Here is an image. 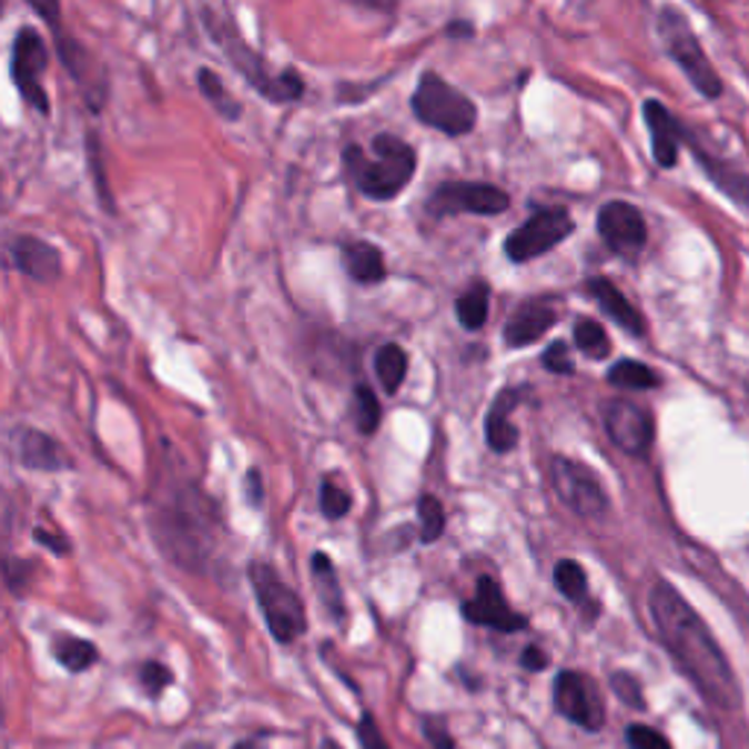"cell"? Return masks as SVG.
Instances as JSON below:
<instances>
[{
  "instance_id": "cb8c5ba5",
  "label": "cell",
  "mask_w": 749,
  "mask_h": 749,
  "mask_svg": "<svg viewBox=\"0 0 749 749\" xmlns=\"http://www.w3.org/2000/svg\"><path fill=\"white\" fill-rule=\"evenodd\" d=\"M311 577H314L316 595H320L323 606L331 613V618L337 620V624H343V618H346V600H343L337 568H334L328 554L316 550L314 559H311Z\"/></svg>"
},
{
  "instance_id": "74e56055",
  "label": "cell",
  "mask_w": 749,
  "mask_h": 749,
  "mask_svg": "<svg viewBox=\"0 0 749 749\" xmlns=\"http://www.w3.org/2000/svg\"><path fill=\"white\" fill-rule=\"evenodd\" d=\"M138 677H141V685H144L150 697H159V694L173 682V674H170V668L162 665V661H144Z\"/></svg>"
},
{
  "instance_id": "8992f818",
  "label": "cell",
  "mask_w": 749,
  "mask_h": 749,
  "mask_svg": "<svg viewBox=\"0 0 749 749\" xmlns=\"http://www.w3.org/2000/svg\"><path fill=\"white\" fill-rule=\"evenodd\" d=\"M250 583L255 588V600H259L261 613H264L270 636L279 645H293L298 636H305V606H302L296 591L279 577L273 565L259 563V559L250 563Z\"/></svg>"
},
{
  "instance_id": "d4e9b609",
  "label": "cell",
  "mask_w": 749,
  "mask_h": 749,
  "mask_svg": "<svg viewBox=\"0 0 749 749\" xmlns=\"http://www.w3.org/2000/svg\"><path fill=\"white\" fill-rule=\"evenodd\" d=\"M694 155H697L700 168L709 173L711 182H715V185L720 188V191H723L729 200L738 202V205H747V209H749V176L743 173V170L729 168V164L720 162V159H715V155H709L706 150H700L697 144H694Z\"/></svg>"
},
{
  "instance_id": "7402d4cb",
  "label": "cell",
  "mask_w": 749,
  "mask_h": 749,
  "mask_svg": "<svg viewBox=\"0 0 749 749\" xmlns=\"http://www.w3.org/2000/svg\"><path fill=\"white\" fill-rule=\"evenodd\" d=\"M586 291L597 298L600 311H604L609 320H615V323L627 331V334H636V337H641V334H645V331H647L645 316L638 314L636 305H632V302H629V298L624 296V293H620L613 282H609V279H604V275H595V279H588Z\"/></svg>"
},
{
  "instance_id": "1f68e13d",
  "label": "cell",
  "mask_w": 749,
  "mask_h": 749,
  "mask_svg": "<svg viewBox=\"0 0 749 749\" xmlns=\"http://www.w3.org/2000/svg\"><path fill=\"white\" fill-rule=\"evenodd\" d=\"M574 343L588 357H595V361L609 357V352H613V343L606 337L604 325L595 323V320H577V325H574Z\"/></svg>"
},
{
  "instance_id": "60d3db41",
  "label": "cell",
  "mask_w": 749,
  "mask_h": 749,
  "mask_svg": "<svg viewBox=\"0 0 749 749\" xmlns=\"http://www.w3.org/2000/svg\"><path fill=\"white\" fill-rule=\"evenodd\" d=\"M541 366L556 375H574V357L565 343H550L548 352L541 355Z\"/></svg>"
},
{
  "instance_id": "d6a6232c",
  "label": "cell",
  "mask_w": 749,
  "mask_h": 749,
  "mask_svg": "<svg viewBox=\"0 0 749 749\" xmlns=\"http://www.w3.org/2000/svg\"><path fill=\"white\" fill-rule=\"evenodd\" d=\"M352 413H355V425L363 436H370V434H375V431H378L381 402L375 398L372 387H366V384H357V387H355V407H352Z\"/></svg>"
},
{
  "instance_id": "8d00e7d4",
  "label": "cell",
  "mask_w": 749,
  "mask_h": 749,
  "mask_svg": "<svg viewBox=\"0 0 749 749\" xmlns=\"http://www.w3.org/2000/svg\"><path fill=\"white\" fill-rule=\"evenodd\" d=\"M422 735L434 749H454L452 729H448V717L445 715H425L422 717Z\"/></svg>"
},
{
  "instance_id": "7c38bea8",
  "label": "cell",
  "mask_w": 749,
  "mask_h": 749,
  "mask_svg": "<svg viewBox=\"0 0 749 749\" xmlns=\"http://www.w3.org/2000/svg\"><path fill=\"white\" fill-rule=\"evenodd\" d=\"M33 9L39 12V16L50 18V24H53V33H57V50H59V59L65 62L68 73L73 77V82L80 85L82 98L89 100V105L94 109V112H100V105L105 103V91H109V82H105V73L103 68L98 65V59H94V53H89V50L82 48L80 41L77 39H68L62 30H59V7L57 3H33Z\"/></svg>"
},
{
  "instance_id": "5b68a950",
  "label": "cell",
  "mask_w": 749,
  "mask_h": 749,
  "mask_svg": "<svg viewBox=\"0 0 749 749\" xmlns=\"http://www.w3.org/2000/svg\"><path fill=\"white\" fill-rule=\"evenodd\" d=\"M411 109L416 114V121L452 138L468 135L477 123L475 100L466 98L463 91L454 89L452 82H445L434 71L422 73V80L416 82Z\"/></svg>"
},
{
  "instance_id": "7a4b0ae2",
  "label": "cell",
  "mask_w": 749,
  "mask_h": 749,
  "mask_svg": "<svg viewBox=\"0 0 749 749\" xmlns=\"http://www.w3.org/2000/svg\"><path fill=\"white\" fill-rule=\"evenodd\" d=\"M150 530L170 563L185 571H205L220 545L223 518L217 500L209 498L194 480L168 477L150 504Z\"/></svg>"
},
{
  "instance_id": "4dcf8cb0",
  "label": "cell",
  "mask_w": 749,
  "mask_h": 749,
  "mask_svg": "<svg viewBox=\"0 0 749 749\" xmlns=\"http://www.w3.org/2000/svg\"><path fill=\"white\" fill-rule=\"evenodd\" d=\"M554 586L559 588V595L568 597L571 604H583L588 597V577L583 571L580 563L574 559H559L554 568Z\"/></svg>"
},
{
  "instance_id": "484cf974",
  "label": "cell",
  "mask_w": 749,
  "mask_h": 749,
  "mask_svg": "<svg viewBox=\"0 0 749 749\" xmlns=\"http://www.w3.org/2000/svg\"><path fill=\"white\" fill-rule=\"evenodd\" d=\"M50 652H53V659H57L65 670H71V674H85V670L100 659L98 645H91V641H85V638L80 636H68V632L53 636Z\"/></svg>"
},
{
  "instance_id": "6da1fadb",
  "label": "cell",
  "mask_w": 749,
  "mask_h": 749,
  "mask_svg": "<svg viewBox=\"0 0 749 749\" xmlns=\"http://www.w3.org/2000/svg\"><path fill=\"white\" fill-rule=\"evenodd\" d=\"M650 615L659 629L661 645L668 647L685 677L697 685V691L717 709H738L741 691L729 668V659L709 632L706 620L694 613L688 600L670 583H656L650 588Z\"/></svg>"
},
{
  "instance_id": "e575fe53",
  "label": "cell",
  "mask_w": 749,
  "mask_h": 749,
  "mask_svg": "<svg viewBox=\"0 0 749 749\" xmlns=\"http://www.w3.org/2000/svg\"><path fill=\"white\" fill-rule=\"evenodd\" d=\"M320 509H323L325 518L337 522L352 509V495L346 489H340L331 477H325L323 486H320Z\"/></svg>"
},
{
  "instance_id": "b9f144b4",
  "label": "cell",
  "mask_w": 749,
  "mask_h": 749,
  "mask_svg": "<svg viewBox=\"0 0 749 749\" xmlns=\"http://www.w3.org/2000/svg\"><path fill=\"white\" fill-rule=\"evenodd\" d=\"M550 665V656L545 650H541L539 645H530L524 647L522 650V668L530 670V674H539V670H545Z\"/></svg>"
},
{
  "instance_id": "52a82bcc",
  "label": "cell",
  "mask_w": 749,
  "mask_h": 749,
  "mask_svg": "<svg viewBox=\"0 0 749 749\" xmlns=\"http://www.w3.org/2000/svg\"><path fill=\"white\" fill-rule=\"evenodd\" d=\"M659 39L668 50V57L682 68V73L691 80V85L700 91L702 98L717 100L723 94V80L717 77L715 65L700 48V39L694 36L688 18L677 9H661L659 12Z\"/></svg>"
},
{
  "instance_id": "3957f363",
  "label": "cell",
  "mask_w": 749,
  "mask_h": 749,
  "mask_svg": "<svg viewBox=\"0 0 749 749\" xmlns=\"http://www.w3.org/2000/svg\"><path fill=\"white\" fill-rule=\"evenodd\" d=\"M343 168L348 182L370 200L387 202L411 185L416 173V150L398 135L381 132L372 138L370 150L361 144L343 146Z\"/></svg>"
},
{
  "instance_id": "f1b7e54d",
  "label": "cell",
  "mask_w": 749,
  "mask_h": 749,
  "mask_svg": "<svg viewBox=\"0 0 749 749\" xmlns=\"http://www.w3.org/2000/svg\"><path fill=\"white\" fill-rule=\"evenodd\" d=\"M196 82H200V91L202 98L209 100L211 109L217 114H223L226 121H237L241 118V103L232 98L226 91V85H223V80H220L217 73L211 71V68H200V73H196Z\"/></svg>"
},
{
  "instance_id": "f546056e",
  "label": "cell",
  "mask_w": 749,
  "mask_h": 749,
  "mask_svg": "<svg viewBox=\"0 0 749 749\" xmlns=\"http://www.w3.org/2000/svg\"><path fill=\"white\" fill-rule=\"evenodd\" d=\"M606 378H609V384H615V387L620 389H652L661 384L659 375H656L650 366H645V363L638 361H618L613 370H609Z\"/></svg>"
},
{
  "instance_id": "f6af8a7d",
  "label": "cell",
  "mask_w": 749,
  "mask_h": 749,
  "mask_svg": "<svg viewBox=\"0 0 749 749\" xmlns=\"http://www.w3.org/2000/svg\"><path fill=\"white\" fill-rule=\"evenodd\" d=\"M445 36H448V39H472V36H475V27L468 24V21H454V24L445 27Z\"/></svg>"
},
{
  "instance_id": "7dc6e473",
  "label": "cell",
  "mask_w": 749,
  "mask_h": 749,
  "mask_svg": "<svg viewBox=\"0 0 749 749\" xmlns=\"http://www.w3.org/2000/svg\"><path fill=\"white\" fill-rule=\"evenodd\" d=\"M323 749H343V747H340L337 741H331V738H325V741H323Z\"/></svg>"
},
{
  "instance_id": "8fae6325",
  "label": "cell",
  "mask_w": 749,
  "mask_h": 749,
  "mask_svg": "<svg viewBox=\"0 0 749 749\" xmlns=\"http://www.w3.org/2000/svg\"><path fill=\"white\" fill-rule=\"evenodd\" d=\"M48 44L39 36V30H33V27L18 30L16 41H12L9 71H12V82H16L18 94L39 114H50L48 91L41 85V71L48 68Z\"/></svg>"
},
{
  "instance_id": "83f0119b",
  "label": "cell",
  "mask_w": 749,
  "mask_h": 749,
  "mask_svg": "<svg viewBox=\"0 0 749 749\" xmlns=\"http://www.w3.org/2000/svg\"><path fill=\"white\" fill-rule=\"evenodd\" d=\"M457 320L466 331H477L486 325V316H489V287L484 282L472 284L463 296L457 298Z\"/></svg>"
},
{
  "instance_id": "44dd1931",
  "label": "cell",
  "mask_w": 749,
  "mask_h": 749,
  "mask_svg": "<svg viewBox=\"0 0 749 749\" xmlns=\"http://www.w3.org/2000/svg\"><path fill=\"white\" fill-rule=\"evenodd\" d=\"M556 325V311L548 302H524L516 314L509 316L507 325H504V343L509 348H527L533 346L536 340L545 337L550 328Z\"/></svg>"
},
{
  "instance_id": "d6986e66",
  "label": "cell",
  "mask_w": 749,
  "mask_h": 749,
  "mask_svg": "<svg viewBox=\"0 0 749 749\" xmlns=\"http://www.w3.org/2000/svg\"><path fill=\"white\" fill-rule=\"evenodd\" d=\"M645 123L650 130L652 141V159L665 170L677 168L679 146L688 135H685L682 123L668 112V105H661L659 100H647L645 103Z\"/></svg>"
},
{
  "instance_id": "ab89813d",
  "label": "cell",
  "mask_w": 749,
  "mask_h": 749,
  "mask_svg": "<svg viewBox=\"0 0 749 749\" xmlns=\"http://www.w3.org/2000/svg\"><path fill=\"white\" fill-rule=\"evenodd\" d=\"M357 741H361L363 749H393L387 738H384V732H381L375 715H370V711L357 720Z\"/></svg>"
},
{
  "instance_id": "7bdbcfd3",
  "label": "cell",
  "mask_w": 749,
  "mask_h": 749,
  "mask_svg": "<svg viewBox=\"0 0 749 749\" xmlns=\"http://www.w3.org/2000/svg\"><path fill=\"white\" fill-rule=\"evenodd\" d=\"M243 484H246V504L250 507H261L264 504V480H261L259 468H250Z\"/></svg>"
},
{
  "instance_id": "ac0fdd59",
  "label": "cell",
  "mask_w": 749,
  "mask_h": 749,
  "mask_svg": "<svg viewBox=\"0 0 749 749\" xmlns=\"http://www.w3.org/2000/svg\"><path fill=\"white\" fill-rule=\"evenodd\" d=\"M16 457L30 472H65L71 468V457L65 448L36 427H18L16 431Z\"/></svg>"
},
{
  "instance_id": "bcb514c9",
  "label": "cell",
  "mask_w": 749,
  "mask_h": 749,
  "mask_svg": "<svg viewBox=\"0 0 749 749\" xmlns=\"http://www.w3.org/2000/svg\"><path fill=\"white\" fill-rule=\"evenodd\" d=\"M232 749H266V743H264V741H259V738H250V741L234 743Z\"/></svg>"
},
{
  "instance_id": "30bf717a",
  "label": "cell",
  "mask_w": 749,
  "mask_h": 749,
  "mask_svg": "<svg viewBox=\"0 0 749 749\" xmlns=\"http://www.w3.org/2000/svg\"><path fill=\"white\" fill-rule=\"evenodd\" d=\"M550 484L565 507L580 518H600L609 509V498H606L600 477L577 459L556 454L550 459Z\"/></svg>"
},
{
  "instance_id": "277c9868",
  "label": "cell",
  "mask_w": 749,
  "mask_h": 749,
  "mask_svg": "<svg viewBox=\"0 0 749 749\" xmlns=\"http://www.w3.org/2000/svg\"><path fill=\"white\" fill-rule=\"evenodd\" d=\"M202 21L209 36L220 44V50L226 53V59L234 65V71H241V77L250 82L252 89H259L270 103H293L305 94V82L296 71L275 73L261 53L250 48V41L243 39L241 30L234 27L232 18H226L220 9L202 7Z\"/></svg>"
},
{
  "instance_id": "9c48e42d",
  "label": "cell",
  "mask_w": 749,
  "mask_h": 749,
  "mask_svg": "<svg viewBox=\"0 0 749 749\" xmlns=\"http://www.w3.org/2000/svg\"><path fill=\"white\" fill-rule=\"evenodd\" d=\"M425 209L434 217H454V214L498 217L509 209V194L489 182H443L427 196Z\"/></svg>"
},
{
  "instance_id": "9a60e30c",
  "label": "cell",
  "mask_w": 749,
  "mask_h": 749,
  "mask_svg": "<svg viewBox=\"0 0 749 749\" xmlns=\"http://www.w3.org/2000/svg\"><path fill=\"white\" fill-rule=\"evenodd\" d=\"M597 232L613 252L624 259H636L647 243V223L632 202L613 200L597 211Z\"/></svg>"
},
{
  "instance_id": "d590c367",
  "label": "cell",
  "mask_w": 749,
  "mask_h": 749,
  "mask_svg": "<svg viewBox=\"0 0 749 749\" xmlns=\"http://www.w3.org/2000/svg\"><path fill=\"white\" fill-rule=\"evenodd\" d=\"M609 685H613V691L618 694L620 702H627L632 709H645V694H641V685L632 674L627 670H615L613 677H609Z\"/></svg>"
},
{
  "instance_id": "ee69618b",
  "label": "cell",
  "mask_w": 749,
  "mask_h": 749,
  "mask_svg": "<svg viewBox=\"0 0 749 749\" xmlns=\"http://www.w3.org/2000/svg\"><path fill=\"white\" fill-rule=\"evenodd\" d=\"M33 536H36V541H39V545H44V548H50L57 556H65V554H68V541H57L59 536H53V533H48V530H44V527H36Z\"/></svg>"
},
{
  "instance_id": "ffe728a7",
  "label": "cell",
  "mask_w": 749,
  "mask_h": 749,
  "mask_svg": "<svg viewBox=\"0 0 749 749\" xmlns=\"http://www.w3.org/2000/svg\"><path fill=\"white\" fill-rule=\"evenodd\" d=\"M524 395H530L527 384L504 387L495 395V402L486 413V445H489V452L509 454L518 445V427L509 425V413L524 402Z\"/></svg>"
},
{
  "instance_id": "f35d334b",
  "label": "cell",
  "mask_w": 749,
  "mask_h": 749,
  "mask_svg": "<svg viewBox=\"0 0 749 749\" xmlns=\"http://www.w3.org/2000/svg\"><path fill=\"white\" fill-rule=\"evenodd\" d=\"M627 743L629 749H670L668 738L661 732H656L652 726L632 723L627 729Z\"/></svg>"
},
{
  "instance_id": "e0dca14e",
  "label": "cell",
  "mask_w": 749,
  "mask_h": 749,
  "mask_svg": "<svg viewBox=\"0 0 749 749\" xmlns=\"http://www.w3.org/2000/svg\"><path fill=\"white\" fill-rule=\"evenodd\" d=\"M12 264L33 282L50 284L62 275V255H59L48 241H41L36 234H18L9 246Z\"/></svg>"
},
{
  "instance_id": "2e32d148",
  "label": "cell",
  "mask_w": 749,
  "mask_h": 749,
  "mask_svg": "<svg viewBox=\"0 0 749 749\" xmlns=\"http://www.w3.org/2000/svg\"><path fill=\"white\" fill-rule=\"evenodd\" d=\"M459 613L468 624L475 627H489L498 629V632H518V629H527V618L518 615L513 606L507 604V597L500 591V583L489 574H484L477 580L475 597L459 606Z\"/></svg>"
},
{
  "instance_id": "4fadbf2b",
  "label": "cell",
  "mask_w": 749,
  "mask_h": 749,
  "mask_svg": "<svg viewBox=\"0 0 749 749\" xmlns=\"http://www.w3.org/2000/svg\"><path fill=\"white\" fill-rule=\"evenodd\" d=\"M554 709L574 726L597 732L604 726V700L597 685L580 670H563L554 679Z\"/></svg>"
},
{
  "instance_id": "836d02e7",
  "label": "cell",
  "mask_w": 749,
  "mask_h": 749,
  "mask_svg": "<svg viewBox=\"0 0 749 749\" xmlns=\"http://www.w3.org/2000/svg\"><path fill=\"white\" fill-rule=\"evenodd\" d=\"M416 513H419V539L425 541V545H434L445 530L443 504H439L434 495H422L419 504H416Z\"/></svg>"
},
{
  "instance_id": "ba28073f",
  "label": "cell",
  "mask_w": 749,
  "mask_h": 749,
  "mask_svg": "<svg viewBox=\"0 0 749 749\" xmlns=\"http://www.w3.org/2000/svg\"><path fill=\"white\" fill-rule=\"evenodd\" d=\"M574 232L571 214L559 205H548V209L533 211L530 217L524 220L522 226L513 229L504 241V255L513 264H527V261L541 259L545 252L568 237Z\"/></svg>"
},
{
  "instance_id": "603a6c76",
  "label": "cell",
  "mask_w": 749,
  "mask_h": 749,
  "mask_svg": "<svg viewBox=\"0 0 749 749\" xmlns=\"http://www.w3.org/2000/svg\"><path fill=\"white\" fill-rule=\"evenodd\" d=\"M343 266L357 284H378L387 279V261L381 246L370 241H352L343 246Z\"/></svg>"
},
{
  "instance_id": "4316f807",
  "label": "cell",
  "mask_w": 749,
  "mask_h": 749,
  "mask_svg": "<svg viewBox=\"0 0 749 749\" xmlns=\"http://www.w3.org/2000/svg\"><path fill=\"white\" fill-rule=\"evenodd\" d=\"M407 366H411L407 352L398 343H384L375 352V375H378L384 393H398V387L404 384V375H407Z\"/></svg>"
},
{
  "instance_id": "5bb4252c",
  "label": "cell",
  "mask_w": 749,
  "mask_h": 749,
  "mask_svg": "<svg viewBox=\"0 0 749 749\" xmlns=\"http://www.w3.org/2000/svg\"><path fill=\"white\" fill-rule=\"evenodd\" d=\"M604 425L609 439H613L624 454L645 457V454L650 452L656 427H652V416L641 407V404L629 402V398H613V402L606 404Z\"/></svg>"
}]
</instances>
